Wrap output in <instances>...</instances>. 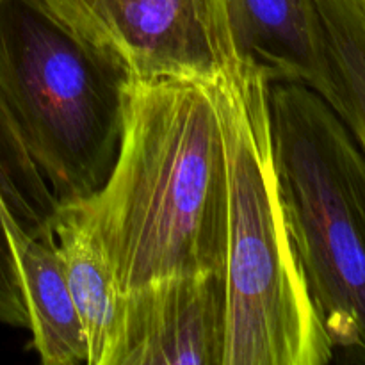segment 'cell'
Instances as JSON below:
<instances>
[{
  "instance_id": "obj_4",
  "label": "cell",
  "mask_w": 365,
  "mask_h": 365,
  "mask_svg": "<svg viewBox=\"0 0 365 365\" xmlns=\"http://www.w3.org/2000/svg\"><path fill=\"white\" fill-rule=\"evenodd\" d=\"M274 166L310 298L335 353L365 364V153L330 106L271 82Z\"/></svg>"
},
{
  "instance_id": "obj_1",
  "label": "cell",
  "mask_w": 365,
  "mask_h": 365,
  "mask_svg": "<svg viewBox=\"0 0 365 365\" xmlns=\"http://www.w3.org/2000/svg\"><path fill=\"white\" fill-rule=\"evenodd\" d=\"M73 203L123 294L225 273L228 164L214 82L130 81L113 170L98 191Z\"/></svg>"
},
{
  "instance_id": "obj_3",
  "label": "cell",
  "mask_w": 365,
  "mask_h": 365,
  "mask_svg": "<svg viewBox=\"0 0 365 365\" xmlns=\"http://www.w3.org/2000/svg\"><path fill=\"white\" fill-rule=\"evenodd\" d=\"M130 81L43 0H0V103L59 203L109 177Z\"/></svg>"
},
{
  "instance_id": "obj_5",
  "label": "cell",
  "mask_w": 365,
  "mask_h": 365,
  "mask_svg": "<svg viewBox=\"0 0 365 365\" xmlns=\"http://www.w3.org/2000/svg\"><path fill=\"white\" fill-rule=\"evenodd\" d=\"M132 81L217 82L241 66L227 0H43Z\"/></svg>"
},
{
  "instance_id": "obj_9",
  "label": "cell",
  "mask_w": 365,
  "mask_h": 365,
  "mask_svg": "<svg viewBox=\"0 0 365 365\" xmlns=\"http://www.w3.org/2000/svg\"><path fill=\"white\" fill-rule=\"evenodd\" d=\"M52 239L84 328L88 365H110L120 341L123 292L109 259L73 202L57 205Z\"/></svg>"
},
{
  "instance_id": "obj_7",
  "label": "cell",
  "mask_w": 365,
  "mask_h": 365,
  "mask_svg": "<svg viewBox=\"0 0 365 365\" xmlns=\"http://www.w3.org/2000/svg\"><path fill=\"white\" fill-rule=\"evenodd\" d=\"M242 61L262 68L271 82H296L324 98L328 63L314 0H227Z\"/></svg>"
},
{
  "instance_id": "obj_6",
  "label": "cell",
  "mask_w": 365,
  "mask_h": 365,
  "mask_svg": "<svg viewBox=\"0 0 365 365\" xmlns=\"http://www.w3.org/2000/svg\"><path fill=\"white\" fill-rule=\"evenodd\" d=\"M227 310L223 271L127 292L110 365H223Z\"/></svg>"
},
{
  "instance_id": "obj_11",
  "label": "cell",
  "mask_w": 365,
  "mask_h": 365,
  "mask_svg": "<svg viewBox=\"0 0 365 365\" xmlns=\"http://www.w3.org/2000/svg\"><path fill=\"white\" fill-rule=\"evenodd\" d=\"M328 63L324 102L365 153V14L353 0H314Z\"/></svg>"
},
{
  "instance_id": "obj_12",
  "label": "cell",
  "mask_w": 365,
  "mask_h": 365,
  "mask_svg": "<svg viewBox=\"0 0 365 365\" xmlns=\"http://www.w3.org/2000/svg\"><path fill=\"white\" fill-rule=\"evenodd\" d=\"M353 2H355V4H356V6H359V7H360V9H362V11H364V14H365V0H353Z\"/></svg>"
},
{
  "instance_id": "obj_2",
  "label": "cell",
  "mask_w": 365,
  "mask_h": 365,
  "mask_svg": "<svg viewBox=\"0 0 365 365\" xmlns=\"http://www.w3.org/2000/svg\"><path fill=\"white\" fill-rule=\"evenodd\" d=\"M228 164L227 342L223 365L334 360L289 230L271 135V78L242 61L214 82Z\"/></svg>"
},
{
  "instance_id": "obj_8",
  "label": "cell",
  "mask_w": 365,
  "mask_h": 365,
  "mask_svg": "<svg viewBox=\"0 0 365 365\" xmlns=\"http://www.w3.org/2000/svg\"><path fill=\"white\" fill-rule=\"evenodd\" d=\"M2 221L16 264L32 348L45 365L88 364V341L53 239L36 237L16 223L6 202Z\"/></svg>"
},
{
  "instance_id": "obj_10",
  "label": "cell",
  "mask_w": 365,
  "mask_h": 365,
  "mask_svg": "<svg viewBox=\"0 0 365 365\" xmlns=\"http://www.w3.org/2000/svg\"><path fill=\"white\" fill-rule=\"evenodd\" d=\"M2 202L24 230L52 239V220L59 202L0 103V323L27 328L16 264L2 221Z\"/></svg>"
}]
</instances>
